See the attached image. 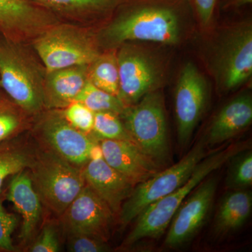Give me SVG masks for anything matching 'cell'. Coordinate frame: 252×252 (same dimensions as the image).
Masks as SVG:
<instances>
[{
	"mask_svg": "<svg viewBox=\"0 0 252 252\" xmlns=\"http://www.w3.org/2000/svg\"><path fill=\"white\" fill-rule=\"evenodd\" d=\"M245 143L231 144L204 158L191 175L171 193L151 204L135 219V224L123 243L130 247L146 238H155L163 234L181 205L194 189L212 172L220 168L237 154L245 150Z\"/></svg>",
	"mask_w": 252,
	"mask_h": 252,
	"instance_id": "cell-1",
	"label": "cell"
},
{
	"mask_svg": "<svg viewBox=\"0 0 252 252\" xmlns=\"http://www.w3.org/2000/svg\"><path fill=\"white\" fill-rule=\"evenodd\" d=\"M22 43L0 34V87L28 115L40 114L45 108V74Z\"/></svg>",
	"mask_w": 252,
	"mask_h": 252,
	"instance_id": "cell-2",
	"label": "cell"
},
{
	"mask_svg": "<svg viewBox=\"0 0 252 252\" xmlns=\"http://www.w3.org/2000/svg\"><path fill=\"white\" fill-rule=\"evenodd\" d=\"M28 170L42 205L59 217L86 185L83 168L37 147Z\"/></svg>",
	"mask_w": 252,
	"mask_h": 252,
	"instance_id": "cell-3",
	"label": "cell"
},
{
	"mask_svg": "<svg viewBox=\"0 0 252 252\" xmlns=\"http://www.w3.org/2000/svg\"><path fill=\"white\" fill-rule=\"evenodd\" d=\"M104 37L112 45L127 41L176 44L180 39L178 16L169 5H138L111 23Z\"/></svg>",
	"mask_w": 252,
	"mask_h": 252,
	"instance_id": "cell-4",
	"label": "cell"
},
{
	"mask_svg": "<svg viewBox=\"0 0 252 252\" xmlns=\"http://www.w3.org/2000/svg\"><path fill=\"white\" fill-rule=\"evenodd\" d=\"M134 143L158 165L170 156L166 117L161 94L152 91L121 114Z\"/></svg>",
	"mask_w": 252,
	"mask_h": 252,
	"instance_id": "cell-5",
	"label": "cell"
},
{
	"mask_svg": "<svg viewBox=\"0 0 252 252\" xmlns=\"http://www.w3.org/2000/svg\"><path fill=\"white\" fill-rule=\"evenodd\" d=\"M33 46L46 72L75 65H89L99 56L90 33L76 26L55 24L33 39Z\"/></svg>",
	"mask_w": 252,
	"mask_h": 252,
	"instance_id": "cell-6",
	"label": "cell"
},
{
	"mask_svg": "<svg viewBox=\"0 0 252 252\" xmlns=\"http://www.w3.org/2000/svg\"><path fill=\"white\" fill-rule=\"evenodd\" d=\"M205 145V142L200 141L177 163L136 185L119 212V222L123 228L135 220L151 204L185 184L197 165L206 157Z\"/></svg>",
	"mask_w": 252,
	"mask_h": 252,
	"instance_id": "cell-7",
	"label": "cell"
},
{
	"mask_svg": "<svg viewBox=\"0 0 252 252\" xmlns=\"http://www.w3.org/2000/svg\"><path fill=\"white\" fill-rule=\"evenodd\" d=\"M33 127L37 147L83 168L89 161V151L97 140L75 128L66 120L61 109H49L40 114Z\"/></svg>",
	"mask_w": 252,
	"mask_h": 252,
	"instance_id": "cell-8",
	"label": "cell"
},
{
	"mask_svg": "<svg viewBox=\"0 0 252 252\" xmlns=\"http://www.w3.org/2000/svg\"><path fill=\"white\" fill-rule=\"evenodd\" d=\"M208 86L193 63H188L181 71L175 94L177 135L182 147L189 143L208 99Z\"/></svg>",
	"mask_w": 252,
	"mask_h": 252,
	"instance_id": "cell-9",
	"label": "cell"
},
{
	"mask_svg": "<svg viewBox=\"0 0 252 252\" xmlns=\"http://www.w3.org/2000/svg\"><path fill=\"white\" fill-rule=\"evenodd\" d=\"M114 216L108 205L86 184L61 215V225L67 235H92L107 243Z\"/></svg>",
	"mask_w": 252,
	"mask_h": 252,
	"instance_id": "cell-10",
	"label": "cell"
},
{
	"mask_svg": "<svg viewBox=\"0 0 252 252\" xmlns=\"http://www.w3.org/2000/svg\"><path fill=\"white\" fill-rule=\"evenodd\" d=\"M215 68L217 80L223 89L233 90L252 74V28L240 26L228 33L219 48Z\"/></svg>",
	"mask_w": 252,
	"mask_h": 252,
	"instance_id": "cell-11",
	"label": "cell"
},
{
	"mask_svg": "<svg viewBox=\"0 0 252 252\" xmlns=\"http://www.w3.org/2000/svg\"><path fill=\"white\" fill-rule=\"evenodd\" d=\"M215 178L203 180L187 197L170 222L165 246L176 248L182 246L201 228L206 220L216 193Z\"/></svg>",
	"mask_w": 252,
	"mask_h": 252,
	"instance_id": "cell-12",
	"label": "cell"
},
{
	"mask_svg": "<svg viewBox=\"0 0 252 252\" xmlns=\"http://www.w3.org/2000/svg\"><path fill=\"white\" fill-rule=\"evenodd\" d=\"M119 75L118 97L126 106L138 102L154 91L158 73L152 60L135 48L124 47L117 56Z\"/></svg>",
	"mask_w": 252,
	"mask_h": 252,
	"instance_id": "cell-13",
	"label": "cell"
},
{
	"mask_svg": "<svg viewBox=\"0 0 252 252\" xmlns=\"http://www.w3.org/2000/svg\"><path fill=\"white\" fill-rule=\"evenodd\" d=\"M103 158L134 185L159 172V166L135 143L129 141L100 140Z\"/></svg>",
	"mask_w": 252,
	"mask_h": 252,
	"instance_id": "cell-14",
	"label": "cell"
},
{
	"mask_svg": "<svg viewBox=\"0 0 252 252\" xmlns=\"http://www.w3.org/2000/svg\"><path fill=\"white\" fill-rule=\"evenodd\" d=\"M86 184L119 216L123 204L135 188L130 181L114 170L103 159L89 160L83 167Z\"/></svg>",
	"mask_w": 252,
	"mask_h": 252,
	"instance_id": "cell-15",
	"label": "cell"
},
{
	"mask_svg": "<svg viewBox=\"0 0 252 252\" xmlns=\"http://www.w3.org/2000/svg\"><path fill=\"white\" fill-rule=\"evenodd\" d=\"M6 199L13 203L16 211L22 217L19 238L23 243H28L34 236L40 221L43 206L32 182L28 169L13 176Z\"/></svg>",
	"mask_w": 252,
	"mask_h": 252,
	"instance_id": "cell-16",
	"label": "cell"
},
{
	"mask_svg": "<svg viewBox=\"0 0 252 252\" xmlns=\"http://www.w3.org/2000/svg\"><path fill=\"white\" fill-rule=\"evenodd\" d=\"M89 65L46 72L44 82L45 108L63 109L75 100L88 81Z\"/></svg>",
	"mask_w": 252,
	"mask_h": 252,
	"instance_id": "cell-17",
	"label": "cell"
},
{
	"mask_svg": "<svg viewBox=\"0 0 252 252\" xmlns=\"http://www.w3.org/2000/svg\"><path fill=\"white\" fill-rule=\"evenodd\" d=\"M252 99L250 94H242L225 105L218 113L207 131L205 144L223 143L251 125Z\"/></svg>",
	"mask_w": 252,
	"mask_h": 252,
	"instance_id": "cell-18",
	"label": "cell"
},
{
	"mask_svg": "<svg viewBox=\"0 0 252 252\" xmlns=\"http://www.w3.org/2000/svg\"><path fill=\"white\" fill-rule=\"evenodd\" d=\"M252 208L251 192L240 189L226 194L215 217V233L227 235L238 230L248 220Z\"/></svg>",
	"mask_w": 252,
	"mask_h": 252,
	"instance_id": "cell-19",
	"label": "cell"
},
{
	"mask_svg": "<svg viewBox=\"0 0 252 252\" xmlns=\"http://www.w3.org/2000/svg\"><path fill=\"white\" fill-rule=\"evenodd\" d=\"M35 16V6L27 0H0V34L9 39L22 35Z\"/></svg>",
	"mask_w": 252,
	"mask_h": 252,
	"instance_id": "cell-20",
	"label": "cell"
},
{
	"mask_svg": "<svg viewBox=\"0 0 252 252\" xmlns=\"http://www.w3.org/2000/svg\"><path fill=\"white\" fill-rule=\"evenodd\" d=\"M35 149L36 147L16 137L0 143V194L8 177L30 168Z\"/></svg>",
	"mask_w": 252,
	"mask_h": 252,
	"instance_id": "cell-21",
	"label": "cell"
},
{
	"mask_svg": "<svg viewBox=\"0 0 252 252\" xmlns=\"http://www.w3.org/2000/svg\"><path fill=\"white\" fill-rule=\"evenodd\" d=\"M88 80L101 90L119 95V75L117 56L114 54H99L89 65Z\"/></svg>",
	"mask_w": 252,
	"mask_h": 252,
	"instance_id": "cell-22",
	"label": "cell"
},
{
	"mask_svg": "<svg viewBox=\"0 0 252 252\" xmlns=\"http://www.w3.org/2000/svg\"><path fill=\"white\" fill-rule=\"evenodd\" d=\"M74 102H81L94 113L111 112L121 115L126 107L122 99L101 90L88 80Z\"/></svg>",
	"mask_w": 252,
	"mask_h": 252,
	"instance_id": "cell-23",
	"label": "cell"
},
{
	"mask_svg": "<svg viewBox=\"0 0 252 252\" xmlns=\"http://www.w3.org/2000/svg\"><path fill=\"white\" fill-rule=\"evenodd\" d=\"M119 114L111 112L94 113L92 132L99 140H124L133 142Z\"/></svg>",
	"mask_w": 252,
	"mask_h": 252,
	"instance_id": "cell-24",
	"label": "cell"
},
{
	"mask_svg": "<svg viewBox=\"0 0 252 252\" xmlns=\"http://www.w3.org/2000/svg\"><path fill=\"white\" fill-rule=\"evenodd\" d=\"M25 114L14 102L6 99L0 102V143L15 138L26 128Z\"/></svg>",
	"mask_w": 252,
	"mask_h": 252,
	"instance_id": "cell-25",
	"label": "cell"
},
{
	"mask_svg": "<svg viewBox=\"0 0 252 252\" xmlns=\"http://www.w3.org/2000/svg\"><path fill=\"white\" fill-rule=\"evenodd\" d=\"M232 166L227 183L235 190L251 187L252 184V154L251 151L240 152L232 158Z\"/></svg>",
	"mask_w": 252,
	"mask_h": 252,
	"instance_id": "cell-26",
	"label": "cell"
},
{
	"mask_svg": "<svg viewBox=\"0 0 252 252\" xmlns=\"http://www.w3.org/2000/svg\"><path fill=\"white\" fill-rule=\"evenodd\" d=\"M53 9L68 11H93L108 9L117 0H33Z\"/></svg>",
	"mask_w": 252,
	"mask_h": 252,
	"instance_id": "cell-27",
	"label": "cell"
},
{
	"mask_svg": "<svg viewBox=\"0 0 252 252\" xmlns=\"http://www.w3.org/2000/svg\"><path fill=\"white\" fill-rule=\"evenodd\" d=\"M61 110L66 120L75 128L87 134L92 132L94 113L84 104L73 102Z\"/></svg>",
	"mask_w": 252,
	"mask_h": 252,
	"instance_id": "cell-28",
	"label": "cell"
},
{
	"mask_svg": "<svg viewBox=\"0 0 252 252\" xmlns=\"http://www.w3.org/2000/svg\"><path fill=\"white\" fill-rule=\"evenodd\" d=\"M18 225V219L5 209L0 198V250L16 251L12 242V234Z\"/></svg>",
	"mask_w": 252,
	"mask_h": 252,
	"instance_id": "cell-29",
	"label": "cell"
},
{
	"mask_svg": "<svg viewBox=\"0 0 252 252\" xmlns=\"http://www.w3.org/2000/svg\"><path fill=\"white\" fill-rule=\"evenodd\" d=\"M68 251L72 252H103L109 250L107 242L92 235H68Z\"/></svg>",
	"mask_w": 252,
	"mask_h": 252,
	"instance_id": "cell-30",
	"label": "cell"
},
{
	"mask_svg": "<svg viewBox=\"0 0 252 252\" xmlns=\"http://www.w3.org/2000/svg\"><path fill=\"white\" fill-rule=\"evenodd\" d=\"M61 250L59 233L56 225L52 223H46L40 234L29 248L32 252H57Z\"/></svg>",
	"mask_w": 252,
	"mask_h": 252,
	"instance_id": "cell-31",
	"label": "cell"
},
{
	"mask_svg": "<svg viewBox=\"0 0 252 252\" xmlns=\"http://www.w3.org/2000/svg\"><path fill=\"white\" fill-rule=\"evenodd\" d=\"M200 21L204 25H207L211 21L219 0H193Z\"/></svg>",
	"mask_w": 252,
	"mask_h": 252,
	"instance_id": "cell-32",
	"label": "cell"
},
{
	"mask_svg": "<svg viewBox=\"0 0 252 252\" xmlns=\"http://www.w3.org/2000/svg\"><path fill=\"white\" fill-rule=\"evenodd\" d=\"M89 160H97L103 159V152H102L100 144L97 142L93 144L90 151H89Z\"/></svg>",
	"mask_w": 252,
	"mask_h": 252,
	"instance_id": "cell-33",
	"label": "cell"
},
{
	"mask_svg": "<svg viewBox=\"0 0 252 252\" xmlns=\"http://www.w3.org/2000/svg\"><path fill=\"white\" fill-rule=\"evenodd\" d=\"M252 0H222L223 8H240L251 4Z\"/></svg>",
	"mask_w": 252,
	"mask_h": 252,
	"instance_id": "cell-34",
	"label": "cell"
},
{
	"mask_svg": "<svg viewBox=\"0 0 252 252\" xmlns=\"http://www.w3.org/2000/svg\"><path fill=\"white\" fill-rule=\"evenodd\" d=\"M0 89H1V87H0ZM4 97H2V94H1V90H0V102H1V101L4 99Z\"/></svg>",
	"mask_w": 252,
	"mask_h": 252,
	"instance_id": "cell-35",
	"label": "cell"
}]
</instances>
